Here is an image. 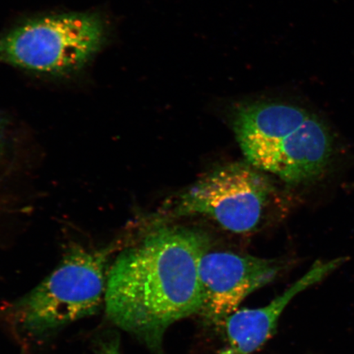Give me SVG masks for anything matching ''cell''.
I'll return each instance as SVG.
<instances>
[{"mask_svg":"<svg viewBox=\"0 0 354 354\" xmlns=\"http://www.w3.org/2000/svg\"><path fill=\"white\" fill-rule=\"evenodd\" d=\"M210 241L197 229L160 225L119 255L109 271L106 311L115 325L162 351L175 323L201 313L198 276Z\"/></svg>","mask_w":354,"mask_h":354,"instance_id":"cell-1","label":"cell"},{"mask_svg":"<svg viewBox=\"0 0 354 354\" xmlns=\"http://www.w3.org/2000/svg\"><path fill=\"white\" fill-rule=\"evenodd\" d=\"M111 26L94 11L43 13L0 33V64L48 79L78 77L103 51Z\"/></svg>","mask_w":354,"mask_h":354,"instance_id":"cell-2","label":"cell"},{"mask_svg":"<svg viewBox=\"0 0 354 354\" xmlns=\"http://www.w3.org/2000/svg\"><path fill=\"white\" fill-rule=\"evenodd\" d=\"M109 254L71 250L50 276L12 304L17 328L39 337L98 311L107 289Z\"/></svg>","mask_w":354,"mask_h":354,"instance_id":"cell-3","label":"cell"},{"mask_svg":"<svg viewBox=\"0 0 354 354\" xmlns=\"http://www.w3.org/2000/svg\"><path fill=\"white\" fill-rule=\"evenodd\" d=\"M273 187L250 163L221 167L179 194L168 207L171 218L207 216L236 234L254 231L262 221Z\"/></svg>","mask_w":354,"mask_h":354,"instance_id":"cell-4","label":"cell"},{"mask_svg":"<svg viewBox=\"0 0 354 354\" xmlns=\"http://www.w3.org/2000/svg\"><path fill=\"white\" fill-rule=\"evenodd\" d=\"M239 145L251 165L295 185L321 180L335 154L333 131L313 113L304 122L277 124Z\"/></svg>","mask_w":354,"mask_h":354,"instance_id":"cell-5","label":"cell"},{"mask_svg":"<svg viewBox=\"0 0 354 354\" xmlns=\"http://www.w3.org/2000/svg\"><path fill=\"white\" fill-rule=\"evenodd\" d=\"M283 263L227 251H207L198 264L203 292L201 313L212 324L224 325L248 296L278 277Z\"/></svg>","mask_w":354,"mask_h":354,"instance_id":"cell-6","label":"cell"},{"mask_svg":"<svg viewBox=\"0 0 354 354\" xmlns=\"http://www.w3.org/2000/svg\"><path fill=\"white\" fill-rule=\"evenodd\" d=\"M344 257L317 261L306 273L265 306L237 310L224 322L227 344L216 354H253L275 333L283 312L301 292L324 280L346 262Z\"/></svg>","mask_w":354,"mask_h":354,"instance_id":"cell-7","label":"cell"},{"mask_svg":"<svg viewBox=\"0 0 354 354\" xmlns=\"http://www.w3.org/2000/svg\"><path fill=\"white\" fill-rule=\"evenodd\" d=\"M99 354H122L117 339H111L101 345Z\"/></svg>","mask_w":354,"mask_h":354,"instance_id":"cell-8","label":"cell"}]
</instances>
